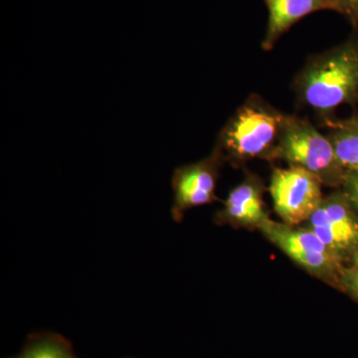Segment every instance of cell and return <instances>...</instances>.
I'll return each mask as SVG.
<instances>
[{"mask_svg": "<svg viewBox=\"0 0 358 358\" xmlns=\"http://www.w3.org/2000/svg\"><path fill=\"white\" fill-rule=\"evenodd\" d=\"M222 160L217 150H213L206 159L176 169L171 180L174 192L171 215L174 220L180 222L185 212L193 207L218 200L215 189Z\"/></svg>", "mask_w": 358, "mask_h": 358, "instance_id": "52a82bcc", "label": "cell"}, {"mask_svg": "<svg viewBox=\"0 0 358 358\" xmlns=\"http://www.w3.org/2000/svg\"><path fill=\"white\" fill-rule=\"evenodd\" d=\"M260 181L250 176L231 190L223 208L216 214L218 224H231L235 227H254L267 220Z\"/></svg>", "mask_w": 358, "mask_h": 358, "instance_id": "ba28073f", "label": "cell"}, {"mask_svg": "<svg viewBox=\"0 0 358 358\" xmlns=\"http://www.w3.org/2000/svg\"><path fill=\"white\" fill-rule=\"evenodd\" d=\"M339 13L345 15L355 27L358 26V0H338Z\"/></svg>", "mask_w": 358, "mask_h": 358, "instance_id": "5bb4252c", "label": "cell"}, {"mask_svg": "<svg viewBox=\"0 0 358 358\" xmlns=\"http://www.w3.org/2000/svg\"><path fill=\"white\" fill-rule=\"evenodd\" d=\"M322 185L317 176L301 167L274 169L268 192L282 223L299 226L307 222L324 199Z\"/></svg>", "mask_w": 358, "mask_h": 358, "instance_id": "5b68a950", "label": "cell"}, {"mask_svg": "<svg viewBox=\"0 0 358 358\" xmlns=\"http://www.w3.org/2000/svg\"><path fill=\"white\" fill-rule=\"evenodd\" d=\"M268 9V24L262 48H274L289 28L310 14L322 10L339 13L338 0H263Z\"/></svg>", "mask_w": 358, "mask_h": 358, "instance_id": "9c48e42d", "label": "cell"}, {"mask_svg": "<svg viewBox=\"0 0 358 358\" xmlns=\"http://www.w3.org/2000/svg\"><path fill=\"white\" fill-rule=\"evenodd\" d=\"M284 160L289 166L301 167L322 185L341 188L346 171L339 164L334 145L307 120L288 115L281 136L268 160Z\"/></svg>", "mask_w": 358, "mask_h": 358, "instance_id": "3957f363", "label": "cell"}, {"mask_svg": "<svg viewBox=\"0 0 358 358\" xmlns=\"http://www.w3.org/2000/svg\"><path fill=\"white\" fill-rule=\"evenodd\" d=\"M327 134L334 145L336 157L345 171L358 173V117L326 122Z\"/></svg>", "mask_w": 358, "mask_h": 358, "instance_id": "30bf717a", "label": "cell"}, {"mask_svg": "<svg viewBox=\"0 0 358 358\" xmlns=\"http://www.w3.org/2000/svg\"><path fill=\"white\" fill-rule=\"evenodd\" d=\"M258 229L294 263L338 288L346 264L341 262L308 228L278 223L268 218Z\"/></svg>", "mask_w": 358, "mask_h": 358, "instance_id": "277c9868", "label": "cell"}, {"mask_svg": "<svg viewBox=\"0 0 358 358\" xmlns=\"http://www.w3.org/2000/svg\"><path fill=\"white\" fill-rule=\"evenodd\" d=\"M350 264L358 266V251L355 253V255L352 257V261H350Z\"/></svg>", "mask_w": 358, "mask_h": 358, "instance_id": "9a60e30c", "label": "cell"}, {"mask_svg": "<svg viewBox=\"0 0 358 358\" xmlns=\"http://www.w3.org/2000/svg\"><path fill=\"white\" fill-rule=\"evenodd\" d=\"M341 188L348 203L358 216V173L346 171Z\"/></svg>", "mask_w": 358, "mask_h": 358, "instance_id": "4fadbf2b", "label": "cell"}, {"mask_svg": "<svg viewBox=\"0 0 358 358\" xmlns=\"http://www.w3.org/2000/svg\"><path fill=\"white\" fill-rule=\"evenodd\" d=\"M287 117L260 96H251L224 127L214 150L222 159L235 164L253 159H270Z\"/></svg>", "mask_w": 358, "mask_h": 358, "instance_id": "7a4b0ae2", "label": "cell"}, {"mask_svg": "<svg viewBox=\"0 0 358 358\" xmlns=\"http://www.w3.org/2000/svg\"><path fill=\"white\" fill-rule=\"evenodd\" d=\"M338 289L358 301V266L348 264L343 268Z\"/></svg>", "mask_w": 358, "mask_h": 358, "instance_id": "7c38bea8", "label": "cell"}, {"mask_svg": "<svg viewBox=\"0 0 358 358\" xmlns=\"http://www.w3.org/2000/svg\"><path fill=\"white\" fill-rule=\"evenodd\" d=\"M299 101L331 121L338 107L358 100V38L317 54L294 79Z\"/></svg>", "mask_w": 358, "mask_h": 358, "instance_id": "6da1fadb", "label": "cell"}, {"mask_svg": "<svg viewBox=\"0 0 358 358\" xmlns=\"http://www.w3.org/2000/svg\"><path fill=\"white\" fill-rule=\"evenodd\" d=\"M305 227L346 265L358 251V216L341 188L324 197Z\"/></svg>", "mask_w": 358, "mask_h": 358, "instance_id": "8992f818", "label": "cell"}, {"mask_svg": "<svg viewBox=\"0 0 358 358\" xmlns=\"http://www.w3.org/2000/svg\"><path fill=\"white\" fill-rule=\"evenodd\" d=\"M13 358H76L69 343L53 334L39 336L29 341L20 355Z\"/></svg>", "mask_w": 358, "mask_h": 358, "instance_id": "8fae6325", "label": "cell"}, {"mask_svg": "<svg viewBox=\"0 0 358 358\" xmlns=\"http://www.w3.org/2000/svg\"><path fill=\"white\" fill-rule=\"evenodd\" d=\"M357 115V117H358V114H357V115Z\"/></svg>", "mask_w": 358, "mask_h": 358, "instance_id": "2e32d148", "label": "cell"}]
</instances>
